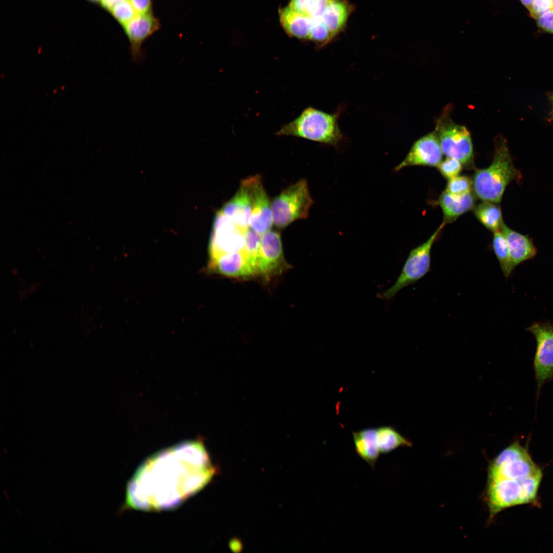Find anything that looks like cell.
Returning <instances> with one entry per match:
<instances>
[{"label": "cell", "instance_id": "cell-23", "mask_svg": "<svg viewBox=\"0 0 553 553\" xmlns=\"http://www.w3.org/2000/svg\"><path fill=\"white\" fill-rule=\"evenodd\" d=\"M377 431L380 453L387 454L399 447L412 446L411 442L392 427H380Z\"/></svg>", "mask_w": 553, "mask_h": 553}, {"label": "cell", "instance_id": "cell-13", "mask_svg": "<svg viewBox=\"0 0 553 553\" xmlns=\"http://www.w3.org/2000/svg\"><path fill=\"white\" fill-rule=\"evenodd\" d=\"M123 27L130 44L132 60L140 61L143 58L142 45L159 29V22L152 13L137 14Z\"/></svg>", "mask_w": 553, "mask_h": 553}, {"label": "cell", "instance_id": "cell-8", "mask_svg": "<svg viewBox=\"0 0 553 553\" xmlns=\"http://www.w3.org/2000/svg\"><path fill=\"white\" fill-rule=\"evenodd\" d=\"M244 233L222 209L219 210L215 216L209 244V261L225 254L242 251L245 244Z\"/></svg>", "mask_w": 553, "mask_h": 553}, {"label": "cell", "instance_id": "cell-30", "mask_svg": "<svg viewBox=\"0 0 553 553\" xmlns=\"http://www.w3.org/2000/svg\"><path fill=\"white\" fill-rule=\"evenodd\" d=\"M437 167L442 176L448 180L458 176L462 169L461 163L450 157H447L441 161Z\"/></svg>", "mask_w": 553, "mask_h": 553}, {"label": "cell", "instance_id": "cell-33", "mask_svg": "<svg viewBox=\"0 0 553 553\" xmlns=\"http://www.w3.org/2000/svg\"><path fill=\"white\" fill-rule=\"evenodd\" d=\"M137 14L152 13V0H130Z\"/></svg>", "mask_w": 553, "mask_h": 553}, {"label": "cell", "instance_id": "cell-32", "mask_svg": "<svg viewBox=\"0 0 553 553\" xmlns=\"http://www.w3.org/2000/svg\"><path fill=\"white\" fill-rule=\"evenodd\" d=\"M535 19L539 29L544 32L553 34V8L542 14Z\"/></svg>", "mask_w": 553, "mask_h": 553}, {"label": "cell", "instance_id": "cell-7", "mask_svg": "<svg viewBox=\"0 0 553 553\" xmlns=\"http://www.w3.org/2000/svg\"><path fill=\"white\" fill-rule=\"evenodd\" d=\"M525 330L534 335L536 341L533 367L538 396L543 385L553 380V324L535 322Z\"/></svg>", "mask_w": 553, "mask_h": 553}, {"label": "cell", "instance_id": "cell-10", "mask_svg": "<svg viewBox=\"0 0 553 553\" xmlns=\"http://www.w3.org/2000/svg\"><path fill=\"white\" fill-rule=\"evenodd\" d=\"M443 153L435 131L430 133L414 142L403 160L394 168L398 172L409 166L437 167L442 161Z\"/></svg>", "mask_w": 553, "mask_h": 553}, {"label": "cell", "instance_id": "cell-2", "mask_svg": "<svg viewBox=\"0 0 553 553\" xmlns=\"http://www.w3.org/2000/svg\"><path fill=\"white\" fill-rule=\"evenodd\" d=\"M493 161L487 168L475 173L473 187L476 196L482 201L499 203L505 189L512 181H520L521 173L514 165L506 139L499 136L495 139Z\"/></svg>", "mask_w": 553, "mask_h": 553}, {"label": "cell", "instance_id": "cell-31", "mask_svg": "<svg viewBox=\"0 0 553 553\" xmlns=\"http://www.w3.org/2000/svg\"><path fill=\"white\" fill-rule=\"evenodd\" d=\"M553 8V0H534L528 9L529 15L536 19L540 15Z\"/></svg>", "mask_w": 553, "mask_h": 553}, {"label": "cell", "instance_id": "cell-26", "mask_svg": "<svg viewBox=\"0 0 553 553\" xmlns=\"http://www.w3.org/2000/svg\"><path fill=\"white\" fill-rule=\"evenodd\" d=\"M542 476L541 470L522 481L520 505L536 502L537 493Z\"/></svg>", "mask_w": 553, "mask_h": 553}, {"label": "cell", "instance_id": "cell-25", "mask_svg": "<svg viewBox=\"0 0 553 553\" xmlns=\"http://www.w3.org/2000/svg\"><path fill=\"white\" fill-rule=\"evenodd\" d=\"M245 244L242 251L251 266L258 274V259L262 235L250 227L245 231Z\"/></svg>", "mask_w": 553, "mask_h": 553}, {"label": "cell", "instance_id": "cell-37", "mask_svg": "<svg viewBox=\"0 0 553 553\" xmlns=\"http://www.w3.org/2000/svg\"><path fill=\"white\" fill-rule=\"evenodd\" d=\"M88 1H89L90 2H93V3H98L99 2H101V0H88Z\"/></svg>", "mask_w": 553, "mask_h": 553}, {"label": "cell", "instance_id": "cell-19", "mask_svg": "<svg viewBox=\"0 0 553 553\" xmlns=\"http://www.w3.org/2000/svg\"><path fill=\"white\" fill-rule=\"evenodd\" d=\"M280 20L283 29L291 36L302 39H309L313 19L298 12L289 6L279 11Z\"/></svg>", "mask_w": 553, "mask_h": 553}, {"label": "cell", "instance_id": "cell-36", "mask_svg": "<svg viewBox=\"0 0 553 553\" xmlns=\"http://www.w3.org/2000/svg\"><path fill=\"white\" fill-rule=\"evenodd\" d=\"M521 3L527 9L530 7L534 0H519Z\"/></svg>", "mask_w": 553, "mask_h": 553}, {"label": "cell", "instance_id": "cell-9", "mask_svg": "<svg viewBox=\"0 0 553 553\" xmlns=\"http://www.w3.org/2000/svg\"><path fill=\"white\" fill-rule=\"evenodd\" d=\"M521 482L501 477L487 478L485 500L491 519L507 508L520 505Z\"/></svg>", "mask_w": 553, "mask_h": 553}, {"label": "cell", "instance_id": "cell-15", "mask_svg": "<svg viewBox=\"0 0 553 553\" xmlns=\"http://www.w3.org/2000/svg\"><path fill=\"white\" fill-rule=\"evenodd\" d=\"M541 470L528 454L500 463L491 462L487 478L501 477L522 481Z\"/></svg>", "mask_w": 553, "mask_h": 553}, {"label": "cell", "instance_id": "cell-4", "mask_svg": "<svg viewBox=\"0 0 553 553\" xmlns=\"http://www.w3.org/2000/svg\"><path fill=\"white\" fill-rule=\"evenodd\" d=\"M450 107L438 118L435 131L443 154L459 161L466 168L474 167L473 147L467 128L455 123L450 115Z\"/></svg>", "mask_w": 553, "mask_h": 553}, {"label": "cell", "instance_id": "cell-34", "mask_svg": "<svg viewBox=\"0 0 553 553\" xmlns=\"http://www.w3.org/2000/svg\"><path fill=\"white\" fill-rule=\"evenodd\" d=\"M122 1L124 0H101L100 3L103 8L110 11L115 4Z\"/></svg>", "mask_w": 553, "mask_h": 553}, {"label": "cell", "instance_id": "cell-29", "mask_svg": "<svg viewBox=\"0 0 553 553\" xmlns=\"http://www.w3.org/2000/svg\"><path fill=\"white\" fill-rule=\"evenodd\" d=\"M473 181L465 176H458L449 180L446 192L454 195H462L471 192Z\"/></svg>", "mask_w": 553, "mask_h": 553}, {"label": "cell", "instance_id": "cell-20", "mask_svg": "<svg viewBox=\"0 0 553 553\" xmlns=\"http://www.w3.org/2000/svg\"><path fill=\"white\" fill-rule=\"evenodd\" d=\"M352 436L356 454L374 468L380 453L377 429L367 428L353 432Z\"/></svg>", "mask_w": 553, "mask_h": 553}, {"label": "cell", "instance_id": "cell-14", "mask_svg": "<svg viewBox=\"0 0 553 553\" xmlns=\"http://www.w3.org/2000/svg\"><path fill=\"white\" fill-rule=\"evenodd\" d=\"M251 182V177L242 180L236 194L222 209L224 214L244 231L249 227L252 204Z\"/></svg>", "mask_w": 553, "mask_h": 553}, {"label": "cell", "instance_id": "cell-24", "mask_svg": "<svg viewBox=\"0 0 553 553\" xmlns=\"http://www.w3.org/2000/svg\"><path fill=\"white\" fill-rule=\"evenodd\" d=\"M492 245L503 275L507 278L514 269L511 264L507 242L501 230L494 232Z\"/></svg>", "mask_w": 553, "mask_h": 553}, {"label": "cell", "instance_id": "cell-27", "mask_svg": "<svg viewBox=\"0 0 553 553\" xmlns=\"http://www.w3.org/2000/svg\"><path fill=\"white\" fill-rule=\"evenodd\" d=\"M110 11L115 19L122 26L137 14L131 1L129 0H124L117 3Z\"/></svg>", "mask_w": 553, "mask_h": 553}, {"label": "cell", "instance_id": "cell-18", "mask_svg": "<svg viewBox=\"0 0 553 553\" xmlns=\"http://www.w3.org/2000/svg\"><path fill=\"white\" fill-rule=\"evenodd\" d=\"M475 198L471 193L454 195L446 191L438 199L445 224L454 221L459 216L474 207Z\"/></svg>", "mask_w": 553, "mask_h": 553}, {"label": "cell", "instance_id": "cell-22", "mask_svg": "<svg viewBox=\"0 0 553 553\" xmlns=\"http://www.w3.org/2000/svg\"><path fill=\"white\" fill-rule=\"evenodd\" d=\"M474 213L488 230L493 232L501 230L504 223L500 207L497 203L483 201L475 207Z\"/></svg>", "mask_w": 553, "mask_h": 553}, {"label": "cell", "instance_id": "cell-35", "mask_svg": "<svg viewBox=\"0 0 553 553\" xmlns=\"http://www.w3.org/2000/svg\"><path fill=\"white\" fill-rule=\"evenodd\" d=\"M548 99L551 104V111L549 113V119L553 120V91L547 94Z\"/></svg>", "mask_w": 553, "mask_h": 553}, {"label": "cell", "instance_id": "cell-11", "mask_svg": "<svg viewBox=\"0 0 553 553\" xmlns=\"http://www.w3.org/2000/svg\"><path fill=\"white\" fill-rule=\"evenodd\" d=\"M251 212L249 227L261 235L270 230L273 224L271 203L259 175L251 177Z\"/></svg>", "mask_w": 553, "mask_h": 553}, {"label": "cell", "instance_id": "cell-16", "mask_svg": "<svg viewBox=\"0 0 553 553\" xmlns=\"http://www.w3.org/2000/svg\"><path fill=\"white\" fill-rule=\"evenodd\" d=\"M209 270L233 278H245L257 274L242 251L223 254L209 261Z\"/></svg>", "mask_w": 553, "mask_h": 553}, {"label": "cell", "instance_id": "cell-6", "mask_svg": "<svg viewBox=\"0 0 553 553\" xmlns=\"http://www.w3.org/2000/svg\"><path fill=\"white\" fill-rule=\"evenodd\" d=\"M445 224L443 222L426 242L410 252L395 283L379 295L380 298L391 299L401 289L415 283L430 271L431 249Z\"/></svg>", "mask_w": 553, "mask_h": 553}, {"label": "cell", "instance_id": "cell-17", "mask_svg": "<svg viewBox=\"0 0 553 553\" xmlns=\"http://www.w3.org/2000/svg\"><path fill=\"white\" fill-rule=\"evenodd\" d=\"M501 231L507 242L511 264L514 270L521 263L535 257L537 249L531 238L509 228L504 223L502 226Z\"/></svg>", "mask_w": 553, "mask_h": 553}, {"label": "cell", "instance_id": "cell-3", "mask_svg": "<svg viewBox=\"0 0 553 553\" xmlns=\"http://www.w3.org/2000/svg\"><path fill=\"white\" fill-rule=\"evenodd\" d=\"M339 114H330L312 107L306 108L295 119L283 125L274 134L302 138L334 146L344 138L338 123Z\"/></svg>", "mask_w": 553, "mask_h": 553}, {"label": "cell", "instance_id": "cell-12", "mask_svg": "<svg viewBox=\"0 0 553 553\" xmlns=\"http://www.w3.org/2000/svg\"><path fill=\"white\" fill-rule=\"evenodd\" d=\"M283 262L280 233L269 230L262 234L258 259V274L270 276L280 270Z\"/></svg>", "mask_w": 553, "mask_h": 553}, {"label": "cell", "instance_id": "cell-1", "mask_svg": "<svg viewBox=\"0 0 553 553\" xmlns=\"http://www.w3.org/2000/svg\"><path fill=\"white\" fill-rule=\"evenodd\" d=\"M214 473L200 441H188L148 457L126 489V503L145 511L172 509L203 487Z\"/></svg>", "mask_w": 553, "mask_h": 553}, {"label": "cell", "instance_id": "cell-5", "mask_svg": "<svg viewBox=\"0 0 553 553\" xmlns=\"http://www.w3.org/2000/svg\"><path fill=\"white\" fill-rule=\"evenodd\" d=\"M312 203L307 181L299 180L282 191L271 202L273 224L282 228L297 220L307 218Z\"/></svg>", "mask_w": 553, "mask_h": 553}, {"label": "cell", "instance_id": "cell-21", "mask_svg": "<svg viewBox=\"0 0 553 553\" xmlns=\"http://www.w3.org/2000/svg\"><path fill=\"white\" fill-rule=\"evenodd\" d=\"M352 11L346 0H330L321 17L333 37L344 28Z\"/></svg>", "mask_w": 553, "mask_h": 553}, {"label": "cell", "instance_id": "cell-28", "mask_svg": "<svg viewBox=\"0 0 553 553\" xmlns=\"http://www.w3.org/2000/svg\"><path fill=\"white\" fill-rule=\"evenodd\" d=\"M313 20L309 39L313 41L317 46L326 45L333 39V36L321 20Z\"/></svg>", "mask_w": 553, "mask_h": 553}]
</instances>
